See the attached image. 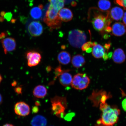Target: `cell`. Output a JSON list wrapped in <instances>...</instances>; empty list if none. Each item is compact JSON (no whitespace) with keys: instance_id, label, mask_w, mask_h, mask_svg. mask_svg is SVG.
<instances>
[{"instance_id":"6da1fadb","label":"cell","mask_w":126,"mask_h":126,"mask_svg":"<svg viewBox=\"0 0 126 126\" xmlns=\"http://www.w3.org/2000/svg\"><path fill=\"white\" fill-rule=\"evenodd\" d=\"M88 20L92 23L96 31L101 32H105L112 20L110 16L109 11H103L96 8L89 9Z\"/></svg>"},{"instance_id":"7a4b0ae2","label":"cell","mask_w":126,"mask_h":126,"mask_svg":"<svg viewBox=\"0 0 126 126\" xmlns=\"http://www.w3.org/2000/svg\"><path fill=\"white\" fill-rule=\"evenodd\" d=\"M99 106L102 113L100 119L97 121V124L112 126L117 122L120 111L117 107L111 106L106 102L101 104Z\"/></svg>"},{"instance_id":"3957f363","label":"cell","mask_w":126,"mask_h":126,"mask_svg":"<svg viewBox=\"0 0 126 126\" xmlns=\"http://www.w3.org/2000/svg\"><path fill=\"white\" fill-rule=\"evenodd\" d=\"M59 10L50 4L44 21L51 29H59L62 26V20L59 15Z\"/></svg>"},{"instance_id":"277c9868","label":"cell","mask_w":126,"mask_h":126,"mask_svg":"<svg viewBox=\"0 0 126 126\" xmlns=\"http://www.w3.org/2000/svg\"><path fill=\"white\" fill-rule=\"evenodd\" d=\"M52 110L57 117L63 118L65 114V110L67 107L66 98L56 96L51 99Z\"/></svg>"},{"instance_id":"5b68a950","label":"cell","mask_w":126,"mask_h":126,"mask_svg":"<svg viewBox=\"0 0 126 126\" xmlns=\"http://www.w3.org/2000/svg\"><path fill=\"white\" fill-rule=\"evenodd\" d=\"M86 36L83 31L78 29L70 31L68 35V41L70 45L75 48H81L86 41Z\"/></svg>"},{"instance_id":"8992f818","label":"cell","mask_w":126,"mask_h":126,"mask_svg":"<svg viewBox=\"0 0 126 126\" xmlns=\"http://www.w3.org/2000/svg\"><path fill=\"white\" fill-rule=\"evenodd\" d=\"M90 83V79L86 74L78 73L74 76L71 85L74 89L82 90L87 88Z\"/></svg>"},{"instance_id":"52a82bcc","label":"cell","mask_w":126,"mask_h":126,"mask_svg":"<svg viewBox=\"0 0 126 126\" xmlns=\"http://www.w3.org/2000/svg\"><path fill=\"white\" fill-rule=\"evenodd\" d=\"M110 96V94H107L105 91H94L89 99L92 102L94 107H97L101 104L106 103L107 100Z\"/></svg>"},{"instance_id":"ba28073f","label":"cell","mask_w":126,"mask_h":126,"mask_svg":"<svg viewBox=\"0 0 126 126\" xmlns=\"http://www.w3.org/2000/svg\"><path fill=\"white\" fill-rule=\"evenodd\" d=\"M28 30L31 36L37 37L42 34L44 28L43 26L40 22L33 21L32 22L28 25Z\"/></svg>"},{"instance_id":"9c48e42d","label":"cell","mask_w":126,"mask_h":126,"mask_svg":"<svg viewBox=\"0 0 126 126\" xmlns=\"http://www.w3.org/2000/svg\"><path fill=\"white\" fill-rule=\"evenodd\" d=\"M14 110L16 114L22 116H27L30 112L29 105L23 102H19L16 104Z\"/></svg>"},{"instance_id":"30bf717a","label":"cell","mask_w":126,"mask_h":126,"mask_svg":"<svg viewBox=\"0 0 126 126\" xmlns=\"http://www.w3.org/2000/svg\"><path fill=\"white\" fill-rule=\"evenodd\" d=\"M28 65L30 67L35 66L38 64L41 59V56L39 53L35 51L28 52L26 54Z\"/></svg>"},{"instance_id":"8fae6325","label":"cell","mask_w":126,"mask_h":126,"mask_svg":"<svg viewBox=\"0 0 126 126\" xmlns=\"http://www.w3.org/2000/svg\"><path fill=\"white\" fill-rule=\"evenodd\" d=\"M1 43L2 46L5 54L13 51L16 49V43L15 39L12 37H8L1 39Z\"/></svg>"},{"instance_id":"7c38bea8","label":"cell","mask_w":126,"mask_h":126,"mask_svg":"<svg viewBox=\"0 0 126 126\" xmlns=\"http://www.w3.org/2000/svg\"><path fill=\"white\" fill-rule=\"evenodd\" d=\"M111 28L112 34L117 37H120L123 35L126 32L125 25L120 22L115 23Z\"/></svg>"},{"instance_id":"4fadbf2b","label":"cell","mask_w":126,"mask_h":126,"mask_svg":"<svg viewBox=\"0 0 126 126\" xmlns=\"http://www.w3.org/2000/svg\"><path fill=\"white\" fill-rule=\"evenodd\" d=\"M126 56L123 50L121 48L115 50L113 53L112 59L114 62L117 64H121L125 61Z\"/></svg>"},{"instance_id":"5bb4252c","label":"cell","mask_w":126,"mask_h":126,"mask_svg":"<svg viewBox=\"0 0 126 126\" xmlns=\"http://www.w3.org/2000/svg\"><path fill=\"white\" fill-rule=\"evenodd\" d=\"M59 15L62 21H70L73 17V14L70 9L67 8H63L59 11Z\"/></svg>"},{"instance_id":"9a60e30c","label":"cell","mask_w":126,"mask_h":126,"mask_svg":"<svg viewBox=\"0 0 126 126\" xmlns=\"http://www.w3.org/2000/svg\"><path fill=\"white\" fill-rule=\"evenodd\" d=\"M68 70L64 71L59 75L60 82L63 86L67 87L71 85L72 80L71 75L68 72Z\"/></svg>"},{"instance_id":"2e32d148","label":"cell","mask_w":126,"mask_h":126,"mask_svg":"<svg viewBox=\"0 0 126 126\" xmlns=\"http://www.w3.org/2000/svg\"><path fill=\"white\" fill-rule=\"evenodd\" d=\"M92 54L96 59H100L104 56L105 50L101 45L96 44L92 47Z\"/></svg>"},{"instance_id":"e0dca14e","label":"cell","mask_w":126,"mask_h":126,"mask_svg":"<svg viewBox=\"0 0 126 126\" xmlns=\"http://www.w3.org/2000/svg\"><path fill=\"white\" fill-rule=\"evenodd\" d=\"M110 16L112 20L118 21L122 19L124 15V11L121 8L115 7L109 11Z\"/></svg>"},{"instance_id":"ac0fdd59","label":"cell","mask_w":126,"mask_h":126,"mask_svg":"<svg viewBox=\"0 0 126 126\" xmlns=\"http://www.w3.org/2000/svg\"><path fill=\"white\" fill-rule=\"evenodd\" d=\"M47 92V89L45 86L39 85L34 88L33 93L34 96L37 98H42L46 95Z\"/></svg>"},{"instance_id":"d6986e66","label":"cell","mask_w":126,"mask_h":126,"mask_svg":"<svg viewBox=\"0 0 126 126\" xmlns=\"http://www.w3.org/2000/svg\"><path fill=\"white\" fill-rule=\"evenodd\" d=\"M85 58L82 55L78 54L73 57L72 63L73 66L76 68H79L82 67L85 63Z\"/></svg>"},{"instance_id":"ffe728a7","label":"cell","mask_w":126,"mask_h":126,"mask_svg":"<svg viewBox=\"0 0 126 126\" xmlns=\"http://www.w3.org/2000/svg\"><path fill=\"white\" fill-rule=\"evenodd\" d=\"M59 62L63 65H66L70 63L71 60L70 55L66 51H62L60 52L58 56Z\"/></svg>"},{"instance_id":"44dd1931","label":"cell","mask_w":126,"mask_h":126,"mask_svg":"<svg viewBox=\"0 0 126 126\" xmlns=\"http://www.w3.org/2000/svg\"><path fill=\"white\" fill-rule=\"evenodd\" d=\"M47 121L44 116L38 115L34 116L31 121L32 126H46Z\"/></svg>"},{"instance_id":"7402d4cb","label":"cell","mask_w":126,"mask_h":126,"mask_svg":"<svg viewBox=\"0 0 126 126\" xmlns=\"http://www.w3.org/2000/svg\"><path fill=\"white\" fill-rule=\"evenodd\" d=\"M43 6L40 4L37 7H34L30 11V15L32 18L34 19L40 18L42 15V9Z\"/></svg>"},{"instance_id":"603a6c76","label":"cell","mask_w":126,"mask_h":126,"mask_svg":"<svg viewBox=\"0 0 126 126\" xmlns=\"http://www.w3.org/2000/svg\"><path fill=\"white\" fill-rule=\"evenodd\" d=\"M98 6L100 10L103 11H108L111 6V3L109 0H100Z\"/></svg>"},{"instance_id":"cb8c5ba5","label":"cell","mask_w":126,"mask_h":126,"mask_svg":"<svg viewBox=\"0 0 126 126\" xmlns=\"http://www.w3.org/2000/svg\"><path fill=\"white\" fill-rule=\"evenodd\" d=\"M48 1L51 5L59 11L64 7V0H48Z\"/></svg>"},{"instance_id":"d4e9b609","label":"cell","mask_w":126,"mask_h":126,"mask_svg":"<svg viewBox=\"0 0 126 126\" xmlns=\"http://www.w3.org/2000/svg\"><path fill=\"white\" fill-rule=\"evenodd\" d=\"M96 43L90 41L85 43L81 47L82 50L83 51H86L88 53L92 52L93 47Z\"/></svg>"},{"instance_id":"484cf974","label":"cell","mask_w":126,"mask_h":126,"mask_svg":"<svg viewBox=\"0 0 126 126\" xmlns=\"http://www.w3.org/2000/svg\"><path fill=\"white\" fill-rule=\"evenodd\" d=\"M114 2L126 10V0H115Z\"/></svg>"},{"instance_id":"4316f807","label":"cell","mask_w":126,"mask_h":126,"mask_svg":"<svg viewBox=\"0 0 126 126\" xmlns=\"http://www.w3.org/2000/svg\"><path fill=\"white\" fill-rule=\"evenodd\" d=\"M12 14L11 13L9 12L6 13L4 17V18L5 19L8 21H9L12 19Z\"/></svg>"},{"instance_id":"83f0119b","label":"cell","mask_w":126,"mask_h":126,"mask_svg":"<svg viewBox=\"0 0 126 126\" xmlns=\"http://www.w3.org/2000/svg\"><path fill=\"white\" fill-rule=\"evenodd\" d=\"M15 91L17 94H21L22 92V88L20 87H18L15 88Z\"/></svg>"},{"instance_id":"f1b7e54d","label":"cell","mask_w":126,"mask_h":126,"mask_svg":"<svg viewBox=\"0 0 126 126\" xmlns=\"http://www.w3.org/2000/svg\"><path fill=\"white\" fill-rule=\"evenodd\" d=\"M7 35V33L5 32H2L0 33V39H2L5 38Z\"/></svg>"},{"instance_id":"f546056e","label":"cell","mask_w":126,"mask_h":126,"mask_svg":"<svg viewBox=\"0 0 126 126\" xmlns=\"http://www.w3.org/2000/svg\"><path fill=\"white\" fill-rule=\"evenodd\" d=\"M123 108L125 111H126V97L123 100L122 103Z\"/></svg>"},{"instance_id":"4dcf8cb0","label":"cell","mask_w":126,"mask_h":126,"mask_svg":"<svg viewBox=\"0 0 126 126\" xmlns=\"http://www.w3.org/2000/svg\"><path fill=\"white\" fill-rule=\"evenodd\" d=\"M123 21L124 25L126 26V12L125 13L123 16Z\"/></svg>"},{"instance_id":"1f68e13d","label":"cell","mask_w":126,"mask_h":126,"mask_svg":"<svg viewBox=\"0 0 126 126\" xmlns=\"http://www.w3.org/2000/svg\"><path fill=\"white\" fill-rule=\"evenodd\" d=\"M72 114H70L67 115H66V117L65 118V119L67 121L68 120H70V119H71V118L72 117Z\"/></svg>"},{"instance_id":"d6a6232c","label":"cell","mask_w":126,"mask_h":126,"mask_svg":"<svg viewBox=\"0 0 126 126\" xmlns=\"http://www.w3.org/2000/svg\"><path fill=\"white\" fill-rule=\"evenodd\" d=\"M6 13L5 12L3 11L1 12L0 13V16L1 17H4V16L5 15Z\"/></svg>"},{"instance_id":"836d02e7","label":"cell","mask_w":126,"mask_h":126,"mask_svg":"<svg viewBox=\"0 0 126 126\" xmlns=\"http://www.w3.org/2000/svg\"><path fill=\"white\" fill-rule=\"evenodd\" d=\"M38 108H37V107H34V108L33 109V111H34V112H37L38 111Z\"/></svg>"},{"instance_id":"e575fe53","label":"cell","mask_w":126,"mask_h":126,"mask_svg":"<svg viewBox=\"0 0 126 126\" xmlns=\"http://www.w3.org/2000/svg\"><path fill=\"white\" fill-rule=\"evenodd\" d=\"M17 82L16 81H14L12 82V86H15L16 85Z\"/></svg>"},{"instance_id":"d590c367","label":"cell","mask_w":126,"mask_h":126,"mask_svg":"<svg viewBox=\"0 0 126 126\" xmlns=\"http://www.w3.org/2000/svg\"><path fill=\"white\" fill-rule=\"evenodd\" d=\"M2 102V95L0 94V105L1 104Z\"/></svg>"},{"instance_id":"8d00e7d4","label":"cell","mask_w":126,"mask_h":126,"mask_svg":"<svg viewBox=\"0 0 126 126\" xmlns=\"http://www.w3.org/2000/svg\"><path fill=\"white\" fill-rule=\"evenodd\" d=\"M4 21V18L3 17H0V22H2Z\"/></svg>"},{"instance_id":"74e56055","label":"cell","mask_w":126,"mask_h":126,"mask_svg":"<svg viewBox=\"0 0 126 126\" xmlns=\"http://www.w3.org/2000/svg\"><path fill=\"white\" fill-rule=\"evenodd\" d=\"M16 21V19H12L11 20V22L13 23H15V22Z\"/></svg>"},{"instance_id":"f35d334b","label":"cell","mask_w":126,"mask_h":126,"mask_svg":"<svg viewBox=\"0 0 126 126\" xmlns=\"http://www.w3.org/2000/svg\"><path fill=\"white\" fill-rule=\"evenodd\" d=\"M3 126H14L13 125H12L11 124H5Z\"/></svg>"},{"instance_id":"ab89813d","label":"cell","mask_w":126,"mask_h":126,"mask_svg":"<svg viewBox=\"0 0 126 126\" xmlns=\"http://www.w3.org/2000/svg\"><path fill=\"white\" fill-rule=\"evenodd\" d=\"M2 77H1V75L0 74V84L1 81H2Z\"/></svg>"},{"instance_id":"60d3db41","label":"cell","mask_w":126,"mask_h":126,"mask_svg":"<svg viewBox=\"0 0 126 126\" xmlns=\"http://www.w3.org/2000/svg\"><path fill=\"white\" fill-rule=\"evenodd\" d=\"M95 126H108L106 125H102V124H97V125H96Z\"/></svg>"}]
</instances>
